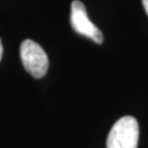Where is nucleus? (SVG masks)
<instances>
[{"label": "nucleus", "instance_id": "nucleus-1", "mask_svg": "<svg viewBox=\"0 0 148 148\" xmlns=\"http://www.w3.org/2000/svg\"><path fill=\"white\" fill-rule=\"evenodd\" d=\"M139 128L136 119L121 117L109 133L106 148H137Z\"/></svg>", "mask_w": 148, "mask_h": 148}, {"label": "nucleus", "instance_id": "nucleus-2", "mask_svg": "<svg viewBox=\"0 0 148 148\" xmlns=\"http://www.w3.org/2000/svg\"><path fill=\"white\" fill-rule=\"evenodd\" d=\"M22 64L29 74L34 78L44 77L48 69V57L45 51L36 42L25 40L20 46Z\"/></svg>", "mask_w": 148, "mask_h": 148}, {"label": "nucleus", "instance_id": "nucleus-3", "mask_svg": "<svg viewBox=\"0 0 148 148\" xmlns=\"http://www.w3.org/2000/svg\"><path fill=\"white\" fill-rule=\"evenodd\" d=\"M70 23L77 33L89 37L97 44H101L103 42L102 32L90 21L85 5L79 0H75L71 3Z\"/></svg>", "mask_w": 148, "mask_h": 148}, {"label": "nucleus", "instance_id": "nucleus-4", "mask_svg": "<svg viewBox=\"0 0 148 148\" xmlns=\"http://www.w3.org/2000/svg\"><path fill=\"white\" fill-rule=\"evenodd\" d=\"M143 1V5H144V9L146 11V13H147L148 16V0H142Z\"/></svg>", "mask_w": 148, "mask_h": 148}, {"label": "nucleus", "instance_id": "nucleus-5", "mask_svg": "<svg viewBox=\"0 0 148 148\" xmlns=\"http://www.w3.org/2000/svg\"><path fill=\"white\" fill-rule=\"evenodd\" d=\"M2 53H3V47H2V43H1V40H0V60L2 58Z\"/></svg>", "mask_w": 148, "mask_h": 148}]
</instances>
